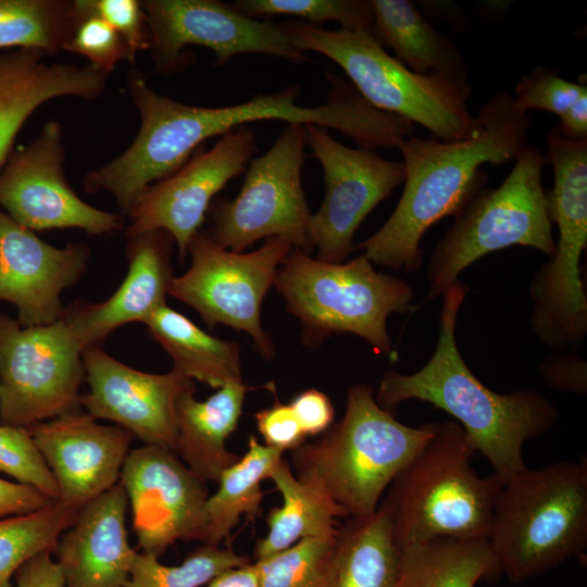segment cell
Listing matches in <instances>:
<instances>
[{"label": "cell", "instance_id": "21", "mask_svg": "<svg viewBox=\"0 0 587 587\" xmlns=\"http://www.w3.org/2000/svg\"><path fill=\"white\" fill-rule=\"evenodd\" d=\"M173 237L163 229L128 237V272L105 301L73 302L62 320L85 349L100 345L114 329L132 322L145 323L160 307L166 304L172 279L171 254Z\"/></svg>", "mask_w": 587, "mask_h": 587}, {"label": "cell", "instance_id": "31", "mask_svg": "<svg viewBox=\"0 0 587 587\" xmlns=\"http://www.w3.org/2000/svg\"><path fill=\"white\" fill-rule=\"evenodd\" d=\"M76 12L75 0H0V49L55 54L65 48Z\"/></svg>", "mask_w": 587, "mask_h": 587}, {"label": "cell", "instance_id": "38", "mask_svg": "<svg viewBox=\"0 0 587 587\" xmlns=\"http://www.w3.org/2000/svg\"><path fill=\"white\" fill-rule=\"evenodd\" d=\"M0 472L58 499L55 479L27 427L0 424Z\"/></svg>", "mask_w": 587, "mask_h": 587}, {"label": "cell", "instance_id": "22", "mask_svg": "<svg viewBox=\"0 0 587 587\" xmlns=\"http://www.w3.org/2000/svg\"><path fill=\"white\" fill-rule=\"evenodd\" d=\"M127 508L118 482L78 511L52 552L64 587H126L137 553L127 537Z\"/></svg>", "mask_w": 587, "mask_h": 587}, {"label": "cell", "instance_id": "28", "mask_svg": "<svg viewBox=\"0 0 587 587\" xmlns=\"http://www.w3.org/2000/svg\"><path fill=\"white\" fill-rule=\"evenodd\" d=\"M151 337L168 353L177 370L212 388L242 382L237 342L214 337L166 304L145 322Z\"/></svg>", "mask_w": 587, "mask_h": 587}, {"label": "cell", "instance_id": "10", "mask_svg": "<svg viewBox=\"0 0 587 587\" xmlns=\"http://www.w3.org/2000/svg\"><path fill=\"white\" fill-rule=\"evenodd\" d=\"M305 145L304 125L287 123L273 146L250 161L236 198L212 201L205 233L234 252L273 237L312 252L307 235L311 213L301 178Z\"/></svg>", "mask_w": 587, "mask_h": 587}, {"label": "cell", "instance_id": "6", "mask_svg": "<svg viewBox=\"0 0 587 587\" xmlns=\"http://www.w3.org/2000/svg\"><path fill=\"white\" fill-rule=\"evenodd\" d=\"M502 575L522 583L587 548V460L526 469L507 482L488 535Z\"/></svg>", "mask_w": 587, "mask_h": 587}, {"label": "cell", "instance_id": "1", "mask_svg": "<svg viewBox=\"0 0 587 587\" xmlns=\"http://www.w3.org/2000/svg\"><path fill=\"white\" fill-rule=\"evenodd\" d=\"M476 117L478 130L466 139L411 136L399 145L405 170L401 198L385 224L359 245L373 264L419 270L423 235L441 218L459 215L484 189L488 175L482 165L507 164L528 146L532 120L509 92L491 96Z\"/></svg>", "mask_w": 587, "mask_h": 587}, {"label": "cell", "instance_id": "19", "mask_svg": "<svg viewBox=\"0 0 587 587\" xmlns=\"http://www.w3.org/2000/svg\"><path fill=\"white\" fill-rule=\"evenodd\" d=\"M27 428L67 508L78 512L120 482L133 439L126 429L79 410Z\"/></svg>", "mask_w": 587, "mask_h": 587}, {"label": "cell", "instance_id": "34", "mask_svg": "<svg viewBox=\"0 0 587 587\" xmlns=\"http://www.w3.org/2000/svg\"><path fill=\"white\" fill-rule=\"evenodd\" d=\"M337 536L303 539L255 560L259 587H335Z\"/></svg>", "mask_w": 587, "mask_h": 587}, {"label": "cell", "instance_id": "9", "mask_svg": "<svg viewBox=\"0 0 587 587\" xmlns=\"http://www.w3.org/2000/svg\"><path fill=\"white\" fill-rule=\"evenodd\" d=\"M545 162L553 168L549 212L559 230L550 261L534 276L530 327L553 349L579 344L587 333V298L580 260L587 247V139L547 135Z\"/></svg>", "mask_w": 587, "mask_h": 587}, {"label": "cell", "instance_id": "44", "mask_svg": "<svg viewBox=\"0 0 587 587\" xmlns=\"http://www.w3.org/2000/svg\"><path fill=\"white\" fill-rule=\"evenodd\" d=\"M52 552H41L15 573L13 587H64L61 570L52 558Z\"/></svg>", "mask_w": 587, "mask_h": 587}, {"label": "cell", "instance_id": "11", "mask_svg": "<svg viewBox=\"0 0 587 587\" xmlns=\"http://www.w3.org/2000/svg\"><path fill=\"white\" fill-rule=\"evenodd\" d=\"M83 350L62 319L22 326L0 312V424L28 427L78 411Z\"/></svg>", "mask_w": 587, "mask_h": 587}, {"label": "cell", "instance_id": "32", "mask_svg": "<svg viewBox=\"0 0 587 587\" xmlns=\"http://www.w3.org/2000/svg\"><path fill=\"white\" fill-rule=\"evenodd\" d=\"M77 513L53 500L37 511L0 519V587H12V577L35 555L53 552Z\"/></svg>", "mask_w": 587, "mask_h": 587}, {"label": "cell", "instance_id": "8", "mask_svg": "<svg viewBox=\"0 0 587 587\" xmlns=\"http://www.w3.org/2000/svg\"><path fill=\"white\" fill-rule=\"evenodd\" d=\"M514 161L505 179L482 189L435 247L427 270L428 300L442 296L461 272L488 253L519 245L553 257L548 190L541 183L545 155L528 145Z\"/></svg>", "mask_w": 587, "mask_h": 587}, {"label": "cell", "instance_id": "30", "mask_svg": "<svg viewBox=\"0 0 587 587\" xmlns=\"http://www.w3.org/2000/svg\"><path fill=\"white\" fill-rule=\"evenodd\" d=\"M282 458L284 451L260 444L254 435L248 437L247 452L222 472L217 490L208 497L203 544L220 546L241 515L251 519L262 515L261 484Z\"/></svg>", "mask_w": 587, "mask_h": 587}, {"label": "cell", "instance_id": "2", "mask_svg": "<svg viewBox=\"0 0 587 587\" xmlns=\"http://www.w3.org/2000/svg\"><path fill=\"white\" fill-rule=\"evenodd\" d=\"M467 290V285L457 280L444 292L439 334L432 358L412 374L385 372L375 400L392 414L405 400L428 402L447 412L505 484L527 469L524 444L548 433L560 412L540 392L498 394L473 374L455 340L457 319Z\"/></svg>", "mask_w": 587, "mask_h": 587}, {"label": "cell", "instance_id": "36", "mask_svg": "<svg viewBox=\"0 0 587 587\" xmlns=\"http://www.w3.org/2000/svg\"><path fill=\"white\" fill-rule=\"evenodd\" d=\"M230 4L252 18L288 15L315 26L335 21L350 30H371L372 25L371 0H237Z\"/></svg>", "mask_w": 587, "mask_h": 587}, {"label": "cell", "instance_id": "23", "mask_svg": "<svg viewBox=\"0 0 587 587\" xmlns=\"http://www.w3.org/2000/svg\"><path fill=\"white\" fill-rule=\"evenodd\" d=\"M45 57L36 49L0 53V173L18 132L41 104L64 96L95 100L105 89L108 75L98 67L48 64Z\"/></svg>", "mask_w": 587, "mask_h": 587}, {"label": "cell", "instance_id": "12", "mask_svg": "<svg viewBox=\"0 0 587 587\" xmlns=\"http://www.w3.org/2000/svg\"><path fill=\"white\" fill-rule=\"evenodd\" d=\"M291 250L289 241L273 237L254 251L234 252L198 232L188 246L190 267L174 276L168 295L195 309L210 329L224 324L245 332L257 351L272 359L275 349L261 324V305Z\"/></svg>", "mask_w": 587, "mask_h": 587}, {"label": "cell", "instance_id": "33", "mask_svg": "<svg viewBox=\"0 0 587 587\" xmlns=\"http://www.w3.org/2000/svg\"><path fill=\"white\" fill-rule=\"evenodd\" d=\"M516 108L542 110L559 115L558 129L571 140L587 139V80L582 75L578 82L562 78L557 71L537 66L521 77L515 86Z\"/></svg>", "mask_w": 587, "mask_h": 587}, {"label": "cell", "instance_id": "15", "mask_svg": "<svg viewBox=\"0 0 587 587\" xmlns=\"http://www.w3.org/2000/svg\"><path fill=\"white\" fill-rule=\"evenodd\" d=\"M63 127L47 122L38 136L12 151L0 173V205L12 220L33 230L79 228L89 235L122 230L121 215L82 200L68 185L63 163Z\"/></svg>", "mask_w": 587, "mask_h": 587}, {"label": "cell", "instance_id": "45", "mask_svg": "<svg viewBox=\"0 0 587 587\" xmlns=\"http://www.w3.org/2000/svg\"><path fill=\"white\" fill-rule=\"evenodd\" d=\"M208 587H259L254 562L223 572Z\"/></svg>", "mask_w": 587, "mask_h": 587}, {"label": "cell", "instance_id": "13", "mask_svg": "<svg viewBox=\"0 0 587 587\" xmlns=\"http://www.w3.org/2000/svg\"><path fill=\"white\" fill-rule=\"evenodd\" d=\"M150 54L155 71L172 75L190 64L184 52L196 45L210 49L215 65L242 53H263L301 64L310 61L295 48L277 23L249 17L218 0H143Z\"/></svg>", "mask_w": 587, "mask_h": 587}, {"label": "cell", "instance_id": "14", "mask_svg": "<svg viewBox=\"0 0 587 587\" xmlns=\"http://www.w3.org/2000/svg\"><path fill=\"white\" fill-rule=\"evenodd\" d=\"M304 128L325 182L322 205L309 218V243L317 250L316 259L342 263L354 250L353 237L363 220L404 182V164L375 150L346 147L319 125Z\"/></svg>", "mask_w": 587, "mask_h": 587}, {"label": "cell", "instance_id": "3", "mask_svg": "<svg viewBox=\"0 0 587 587\" xmlns=\"http://www.w3.org/2000/svg\"><path fill=\"white\" fill-rule=\"evenodd\" d=\"M475 452L457 422L434 423L430 438L383 499L399 549L437 537L488 538L504 483L495 473L486 477L476 473Z\"/></svg>", "mask_w": 587, "mask_h": 587}, {"label": "cell", "instance_id": "35", "mask_svg": "<svg viewBox=\"0 0 587 587\" xmlns=\"http://www.w3.org/2000/svg\"><path fill=\"white\" fill-rule=\"evenodd\" d=\"M251 558L230 548L203 544L179 565H164L159 557L138 552L126 587H201L223 572L246 565Z\"/></svg>", "mask_w": 587, "mask_h": 587}, {"label": "cell", "instance_id": "37", "mask_svg": "<svg viewBox=\"0 0 587 587\" xmlns=\"http://www.w3.org/2000/svg\"><path fill=\"white\" fill-rule=\"evenodd\" d=\"M76 18L64 51L80 54L109 75L117 63L134 60L123 37L91 8L90 0H75Z\"/></svg>", "mask_w": 587, "mask_h": 587}, {"label": "cell", "instance_id": "5", "mask_svg": "<svg viewBox=\"0 0 587 587\" xmlns=\"http://www.w3.org/2000/svg\"><path fill=\"white\" fill-rule=\"evenodd\" d=\"M299 51L337 63L358 92L376 109L427 128L441 141L472 137L479 127L466 107L467 77L417 74L391 57L371 30L326 29L298 20L277 23Z\"/></svg>", "mask_w": 587, "mask_h": 587}, {"label": "cell", "instance_id": "16", "mask_svg": "<svg viewBox=\"0 0 587 587\" xmlns=\"http://www.w3.org/2000/svg\"><path fill=\"white\" fill-rule=\"evenodd\" d=\"M255 151V134L248 125L223 135L209 150L200 146L179 170L142 192L128 214L126 236L163 229L184 261L213 198L246 172Z\"/></svg>", "mask_w": 587, "mask_h": 587}, {"label": "cell", "instance_id": "20", "mask_svg": "<svg viewBox=\"0 0 587 587\" xmlns=\"http://www.w3.org/2000/svg\"><path fill=\"white\" fill-rule=\"evenodd\" d=\"M89 255V246L53 247L0 210V301L16 307L22 326L62 317L60 295L79 280Z\"/></svg>", "mask_w": 587, "mask_h": 587}, {"label": "cell", "instance_id": "27", "mask_svg": "<svg viewBox=\"0 0 587 587\" xmlns=\"http://www.w3.org/2000/svg\"><path fill=\"white\" fill-rule=\"evenodd\" d=\"M501 575L488 538L437 537L400 549L395 587H476Z\"/></svg>", "mask_w": 587, "mask_h": 587}, {"label": "cell", "instance_id": "39", "mask_svg": "<svg viewBox=\"0 0 587 587\" xmlns=\"http://www.w3.org/2000/svg\"><path fill=\"white\" fill-rule=\"evenodd\" d=\"M90 4L123 37L134 62L139 51L149 50V27L140 1L90 0Z\"/></svg>", "mask_w": 587, "mask_h": 587}, {"label": "cell", "instance_id": "7", "mask_svg": "<svg viewBox=\"0 0 587 587\" xmlns=\"http://www.w3.org/2000/svg\"><path fill=\"white\" fill-rule=\"evenodd\" d=\"M278 267L274 286L287 312L301 324L304 346H320L333 334L351 333L379 355L391 354L387 319L413 309V289L401 278L374 270L361 254L328 263L291 250Z\"/></svg>", "mask_w": 587, "mask_h": 587}, {"label": "cell", "instance_id": "25", "mask_svg": "<svg viewBox=\"0 0 587 587\" xmlns=\"http://www.w3.org/2000/svg\"><path fill=\"white\" fill-rule=\"evenodd\" d=\"M268 478L282 495L283 504L268 511L265 520L267 533L254 548L257 560L278 553L303 539L336 535L337 520L348 517L320 480L296 475L285 458L274 466Z\"/></svg>", "mask_w": 587, "mask_h": 587}, {"label": "cell", "instance_id": "29", "mask_svg": "<svg viewBox=\"0 0 587 587\" xmlns=\"http://www.w3.org/2000/svg\"><path fill=\"white\" fill-rule=\"evenodd\" d=\"M400 549L382 500L375 512L338 529L335 587H395Z\"/></svg>", "mask_w": 587, "mask_h": 587}, {"label": "cell", "instance_id": "42", "mask_svg": "<svg viewBox=\"0 0 587 587\" xmlns=\"http://www.w3.org/2000/svg\"><path fill=\"white\" fill-rule=\"evenodd\" d=\"M51 501L33 486L0 477V519L37 511Z\"/></svg>", "mask_w": 587, "mask_h": 587}, {"label": "cell", "instance_id": "41", "mask_svg": "<svg viewBox=\"0 0 587 587\" xmlns=\"http://www.w3.org/2000/svg\"><path fill=\"white\" fill-rule=\"evenodd\" d=\"M289 405L307 437L325 433L333 425V403L324 392L315 388L299 392Z\"/></svg>", "mask_w": 587, "mask_h": 587}, {"label": "cell", "instance_id": "18", "mask_svg": "<svg viewBox=\"0 0 587 587\" xmlns=\"http://www.w3.org/2000/svg\"><path fill=\"white\" fill-rule=\"evenodd\" d=\"M89 391L79 404L96 420L114 423L145 445L175 452L176 407L193 380L173 369L151 374L129 367L109 355L100 345L83 350Z\"/></svg>", "mask_w": 587, "mask_h": 587}, {"label": "cell", "instance_id": "43", "mask_svg": "<svg viewBox=\"0 0 587 587\" xmlns=\"http://www.w3.org/2000/svg\"><path fill=\"white\" fill-rule=\"evenodd\" d=\"M541 373L546 384L553 389L578 395L586 392V364L577 358L548 361L541 366Z\"/></svg>", "mask_w": 587, "mask_h": 587}, {"label": "cell", "instance_id": "4", "mask_svg": "<svg viewBox=\"0 0 587 587\" xmlns=\"http://www.w3.org/2000/svg\"><path fill=\"white\" fill-rule=\"evenodd\" d=\"M434 422L404 425L375 400L371 386L348 389L345 414L320 439L291 451L296 475L320 480L350 519L375 512L395 477L426 444Z\"/></svg>", "mask_w": 587, "mask_h": 587}, {"label": "cell", "instance_id": "26", "mask_svg": "<svg viewBox=\"0 0 587 587\" xmlns=\"http://www.w3.org/2000/svg\"><path fill=\"white\" fill-rule=\"evenodd\" d=\"M371 33L382 47L417 74L466 76L459 48L435 30L411 0H371Z\"/></svg>", "mask_w": 587, "mask_h": 587}, {"label": "cell", "instance_id": "24", "mask_svg": "<svg viewBox=\"0 0 587 587\" xmlns=\"http://www.w3.org/2000/svg\"><path fill=\"white\" fill-rule=\"evenodd\" d=\"M248 390L242 382H228L199 401L192 386L178 399L175 453L204 483H217L240 458L227 449L226 441L238 427Z\"/></svg>", "mask_w": 587, "mask_h": 587}, {"label": "cell", "instance_id": "40", "mask_svg": "<svg viewBox=\"0 0 587 587\" xmlns=\"http://www.w3.org/2000/svg\"><path fill=\"white\" fill-rule=\"evenodd\" d=\"M253 416L265 446L292 451L307 438L289 403H282L277 397L271 407Z\"/></svg>", "mask_w": 587, "mask_h": 587}, {"label": "cell", "instance_id": "17", "mask_svg": "<svg viewBox=\"0 0 587 587\" xmlns=\"http://www.w3.org/2000/svg\"><path fill=\"white\" fill-rule=\"evenodd\" d=\"M141 552L160 557L178 540L203 541L209 490L172 450H130L121 472Z\"/></svg>", "mask_w": 587, "mask_h": 587}]
</instances>
